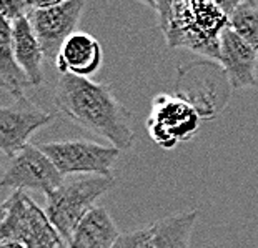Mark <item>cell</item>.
Wrapping results in <instances>:
<instances>
[{"instance_id": "1", "label": "cell", "mask_w": 258, "mask_h": 248, "mask_svg": "<svg viewBox=\"0 0 258 248\" xmlns=\"http://www.w3.org/2000/svg\"><path fill=\"white\" fill-rule=\"evenodd\" d=\"M52 98L60 113L74 123L107 139L120 152L130 150L134 145L132 113L117 100L110 85L70 74L60 75Z\"/></svg>"}, {"instance_id": "2", "label": "cell", "mask_w": 258, "mask_h": 248, "mask_svg": "<svg viewBox=\"0 0 258 248\" xmlns=\"http://www.w3.org/2000/svg\"><path fill=\"white\" fill-rule=\"evenodd\" d=\"M147 5L155 10L168 48H186L218 62L222 35L230 29V15L220 0H158Z\"/></svg>"}, {"instance_id": "3", "label": "cell", "mask_w": 258, "mask_h": 248, "mask_svg": "<svg viewBox=\"0 0 258 248\" xmlns=\"http://www.w3.org/2000/svg\"><path fill=\"white\" fill-rule=\"evenodd\" d=\"M117 180L113 177H98V175H80V177L65 178V181L45 195V213L53 227L67 243L75 231L77 225L89 213L100 197L110 192Z\"/></svg>"}, {"instance_id": "4", "label": "cell", "mask_w": 258, "mask_h": 248, "mask_svg": "<svg viewBox=\"0 0 258 248\" xmlns=\"http://www.w3.org/2000/svg\"><path fill=\"white\" fill-rule=\"evenodd\" d=\"M0 240L2 243H19L25 248H62L67 245L45 210L24 192H14L4 202Z\"/></svg>"}, {"instance_id": "5", "label": "cell", "mask_w": 258, "mask_h": 248, "mask_svg": "<svg viewBox=\"0 0 258 248\" xmlns=\"http://www.w3.org/2000/svg\"><path fill=\"white\" fill-rule=\"evenodd\" d=\"M202 117L190 102L178 95L158 93L145 120V129L160 148L172 150L188 142L200 129Z\"/></svg>"}, {"instance_id": "6", "label": "cell", "mask_w": 258, "mask_h": 248, "mask_svg": "<svg viewBox=\"0 0 258 248\" xmlns=\"http://www.w3.org/2000/svg\"><path fill=\"white\" fill-rule=\"evenodd\" d=\"M53 162L63 177L98 175L113 177V167L120 157L115 147L100 145L90 140H60L37 145Z\"/></svg>"}, {"instance_id": "7", "label": "cell", "mask_w": 258, "mask_h": 248, "mask_svg": "<svg viewBox=\"0 0 258 248\" xmlns=\"http://www.w3.org/2000/svg\"><path fill=\"white\" fill-rule=\"evenodd\" d=\"M87 4L84 0H37L29 20L48 62H55L65 40L75 34Z\"/></svg>"}, {"instance_id": "8", "label": "cell", "mask_w": 258, "mask_h": 248, "mask_svg": "<svg viewBox=\"0 0 258 248\" xmlns=\"http://www.w3.org/2000/svg\"><path fill=\"white\" fill-rule=\"evenodd\" d=\"M65 181L53 162L37 145L29 143L24 150L10 160V165L4 172L0 185L14 192L35 190L43 195L52 194Z\"/></svg>"}, {"instance_id": "9", "label": "cell", "mask_w": 258, "mask_h": 248, "mask_svg": "<svg viewBox=\"0 0 258 248\" xmlns=\"http://www.w3.org/2000/svg\"><path fill=\"white\" fill-rule=\"evenodd\" d=\"M55 113L38 107L27 97L15 100L14 105L0 110V148L4 155L14 158L29 145L30 137L38 129L53 122Z\"/></svg>"}, {"instance_id": "10", "label": "cell", "mask_w": 258, "mask_h": 248, "mask_svg": "<svg viewBox=\"0 0 258 248\" xmlns=\"http://www.w3.org/2000/svg\"><path fill=\"white\" fill-rule=\"evenodd\" d=\"M217 64L233 90L256 87L258 52L232 29H227L222 35L220 57Z\"/></svg>"}, {"instance_id": "11", "label": "cell", "mask_w": 258, "mask_h": 248, "mask_svg": "<svg viewBox=\"0 0 258 248\" xmlns=\"http://www.w3.org/2000/svg\"><path fill=\"white\" fill-rule=\"evenodd\" d=\"M103 52L100 42L87 32L70 35L58 52L55 67L62 75H75L89 79L102 67Z\"/></svg>"}, {"instance_id": "12", "label": "cell", "mask_w": 258, "mask_h": 248, "mask_svg": "<svg viewBox=\"0 0 258 248\" xmlns=\"http://www.w3.org/2000/svg\"><path fill=\"white\" fill-rule=\"evenodd\" d=\"M12 50L15 60L29 77L32 87L43 84V48L38 42L29 17H22L12 24Z\"/></svg>"}, {"instance_id": "13", "label": "cell", "mask_w": 258, "mask_h": 248, "mask_svg": "<svg viewBox=\"0 0 258 248\" xmlns=\"http://www.w3.org/2000/svg\"><path fill=\"white\" fill-rule=\"evenodd\" d=\"M117 223L105 207H93L67 241L69 248H110L118 236Z\"/></svg>"}, {"instance_id": "14", "label": "cell", "mask_w": 258, "mask_h": 248, "mask_svg": "<svg viewBox=\"0 0 258 248\" xmlns=\"http://www.w3.org/2000/svg\"><path fill=\"white\" fill-rule=\"evenodd\" d=\"M199 220V210L180 212L153 223L145 248H190V236Z\"/></svg>"}, {"instance_id": "15", "label": "cell", "mask_w": 258, "mask_h": 248, "mask_svg": "<svg viewBox=\"0 0 258 248\" xmlns=\"http://www.w3.org/2000/svg\"><path fill=\"white\" fill-rule=\"evenodd\" d=\"M0 87L15 100L24 98L25 89L32 87L29 77L15 60L12 50V24L0 17Z\"/></svg>"}, {"instance_id": "16", "label": "cell", "mask_w": 258, "mask_h": 248, "mask_svg": "<svg viewBox=\"0 0 258 248\" xmlns=\"http://www.w3.org/2000/svg\"><path fill=\"white\" fill-rule=\"evenodd\" d=\"M230 29L258 52V4L240 0L230 15Z\"/></svg>"}, {"instance_id": "17", "label": "cell", "mask_w": 258, "mask_h": 248, "mask_svg": "<svg viewBox=\"0 0 258 248\" xmlns=\"http://www.w3.org/2000/svg\"><path fill=\"white\" fill-rule=\"evenodd\" d=\"M35 9V2L30 0H0V17L14 24L22 17H29Z\"/></svg>"}, {"instance_id": "18", "label": "cell", "mask_w": 258, "mask_h": 248, "mask_svg": "<svg viewBox=\"0 0 258 248\" xmlns=\"http://www.w3.org/2000/svg\"><path fill=\"white\" fill-rule=\"evenodd\" d=\"M152 233H153V225L128 231V233H122L110 248H145Z\"/></svg>"}, {"instance_id": "19", "label": "cell", "mask_w": 258, "mask_h": 248, "mask_svg": "<svg viewBox=\"0 0 258 248\" xmlns=\"http://www.w3.org/2000/svg\"><path fill=\"white\" fill-rule=\"evenodd\" d=\"M0 248H25V246H22L19 243H2Z\"/></svg>"}, {"instance_id": "20", "label": "cell", "mask_w": 258, "mask_h": 248, "mask_svg": "<svg viewBox=\"0 0 258 248\" xmlns=\"http://www.w3.org/2000/svg\"><path fill=\"white\" fill-rule=\"evenodd\" d=\"M62 248H69V246H67V245H63V246H62Z\"/></svg>"}]
</instances>
